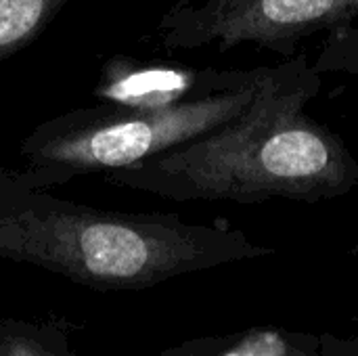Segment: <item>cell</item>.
I'll return each instance as SVG.
<instances>
[{
  "mask_svg": "<svg viewBox=\"0 0 358 356\" xmlns=\"http://www.w3.org/2000/svg\"><path fill=\"white\" fill-rule=\"evenodd\" d=\"M321 76L304 55L268 67L254 101L229 124L162 155L107 174V180L170 201L319 204L358 185L346 143L306 115Z\"/></svg>",
  "mask_w": 358,
  "mask_h": 356,
  "instance_id": "1",
  "label": "cell"
},
{
  "mask_svg": "<svg viewBox=\"0 0 358 356\" xmlns=\"http://www.w3.org/2000/svg\"><path fill=\"white\" fill-rule=\"evenodd\" d=\"M273 254L231 227L92 208L55 195L25 168L0 166V260L38 266L82 287L138 292Z\"/></svg>",
  "mask_w": 358,
  "mask_h": 356,
  "instance_id": "2",
  "label": "cell"
},
{
  "mask_svg": "<svg viewBox=\"0 0 358 356\" xmlns=\"http://www.w3.org/2000/svg\"><path fill=\"white\" fill-rule=\"evenodd\" d=\"M266 69L260 67V73L243 86L166 109L99 103L50 118L21 141L23 168L55 191L82 174H109L162 155L241 115Z\"/></svg>",
  "mask_w": 358,
  "mask_h": 356,
  "instance_id": "3",
  "label": "cell"
},
{
  "mask_svg": "<svg viewBox=\"0 0 358 356\" xmlns=\"http://www.w3.org/2000/svg\"><path fill=\"white\" fill-rule=\"evenodd\" d=\"M358 0H178L157 23V38L170 50L252 44L294 57L315 34L355 23Z\"/></svg>",
  "mask_w": 358,
  "mask_h": 356,
  "instance_id": "4",
  "label": "cell"
},
{
  "mask_svg": "<svg viewBox=\"0 0 358 356\" xmlns=\"http://www.w3.org/2000/svg\"><path fill=\"white\" fill-rule=\"evenodd\" d=\"M256 69H189L166 63H145L126 55L111 57L99 76L92 94L107 105L130 109H166L199 97L231 90L252 82Z\"/></svg>",
  "mask_w": 358,
  "mask_h": 356,
  "instance_id": "5",
  "label": "cell"
},
{
  "mask_svg": "<svg viewBox=\"0 0 358 356\" xmlns=\"http://www.w3.org/2000/svg\"><path fill=\"white\" fill-rule=\"evenodd\" d=\"M159 356H327L323 334L283 327H250L233 334L185 340Z\"/></svg>",
  "mask_w": 358,
  "mask_h": 356,
  "instance_id": "6",
  "label": "cell"
},
{
  "mask_svg": "<svg viewBox=\"0 0 358 356\" xmlns=\"http://www.w3.org/2000/svg\"><path fill=\"white\" fill-rule=\"evenodd\" d=\"M80 327L61 315L2 317L0 356H78Z\"/></svg>",
  "mask_w": 358,
  "mask_h": 356,
  "instance_id": "7",
  "label": "cell"
},
{
  "mask_svg": "<svg viewBox=\"0 0 358 356\" xmlns=\"http://www.w3.org/2000/svg\"><path fill=\"white\" fill-rule=\"evenodd\" d=\"M67 0H0V63L34 44Z\"/></svg>",
  "mask_w": 358,
  "mask_h": 356,
  "instance_id": "8",
  "label": "cell"
},
{
  "mask_svg": "<svg viewBox=\"0 0 358 356\" xmlns=\"http://www.w3.org/2000/svg\"><path fill=\"white\" fill-rule=\"evenodd\" d=\"M313 69L319 76L344 73L358 78V23L340 27L327 36Z\"/></svg>",
  "mask_w": 358,
  "mask_h": 356,
  "instance_id": "9",
  "label": "cell"
},
{
  "mask_svg": "<svg viewBox=\"0 0 358 356\" xmlns=\"http://www.w3.org/2000/svg\"><path fill=\"white\" fill-rule=\"evenodd\" d=\"M355 334L336 336V334H323V348L327 356H358V317L355 319Z\"/></svg>",
  "mask_w": 358,
  "mask_h": 356,
  "instance_id": "10",
  "label": "cell"
}]
</instances>
